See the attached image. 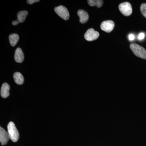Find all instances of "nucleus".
I'll use <instances>...</instances> for the list:
<instances>
[{
	"instance_id": "nucleus-1",
	"label": "nucleus",
	"mask_w": 146,
	"mask_h": 146,
	"mask_svg": "<svg viewBox=\"0 0 146 146\" xmlns=\"http://www.w3.org/2000/svg\"><path fill=\"white\" fill-rule=\"evenodd\" d=\"M7 130L10 139L13 142H16L19 138V133L15 124L11 121L7 125Z\"/></svg>"
},
{
	"instance_id": "nucleus-9",
	"label": "nucleus",
	"mask_w": 146,
	"mask_h": 146,
	"mask_svg": "<svg viewBox=\"0 0 146 146\" xmlns=\"http://www.w3.org/2000/svg\"><path fill=\"white\" fill-rule=\"evenodd\" d=\"M77 13L80 18V22L81 23H85L89 20V14L85 11L80 9L78 11Z\"/></svg>"
},
{
	"instance_id": "nucleus-8",
	"label": "nucleus",
	"mask_w": 146,
	"mask_h": 146,
	"mask_svg": "<svg viewBox=\"0 0 146 146\" xmlns=\"http://www.w3.org/2000/svg\"><path fill=\"white\" fill-rule=\"evenodd\" d=\"M10 139L8 132L6 131L3 127H0V142L2 145H5Z\"/></svg>"
},
{
	"instance_id": "nucleus-12",
	"label": "nucleus",
	"mask_w": 146,
	"mask_h": 146,
	"mask_svg": "<svg viewBox=\"0 0 146 146\" xmlns=\"http://www.w3.org/2000/svg\"><path fill=\"white\" fill-rule=\"evenodd\" d=\"M14 81L17 84L21 85L23 84L24 82L23 76L20 72H16L13 75Z\"/></svg>"
},
{
	"instance_id": "nucleus-16",
	"label": "nucleus",
	"mask_w": 146,
	"mask_h": 146,
	"mask_svg": "<svg viewBox=\"0 0 146 146\" xmlns=\"http://www.w3.org/2000/svg\"><path fill=\"white\" fill-rule=\"evenodd\" d=\"M145 37V34L143 33H141L138 36V39L139 40H143Z\"/></svg>"
},
{
	"instance_id": "nucleus-7",
	"label": "nucleus",
	"mask_w": 146,
	"mask_h": 146,
	"mask_svg": "<svg viewBox=\"0 0 146 146\" xmlns=\"http://www.w3.org/2000/svg\"><path fill=\"white\" fill-rule=\"evenodd\" d=\"M28 14V12L27 11H22L18 12L17 14L18 19L17 21H13L12 22V25L13 26L17 25L19 23H23L26 18Z\"/></svg>"
},
{
	"instance_id": "nucleus-2",
	"label": "nucleus",
	"mask_w": 146,
	"mask_h": 146,
	"mask_svg": "<svg viewBox=\"0 0 146 146\" xmlns=\"http://www.w3.org/2000/svg\"><path fill=\"white\" fill-rule=\"evenodd\" d=\"M130 48L134 54L138 57L146 59V50L138 44H131Z\"/></svg>"
},
{
	"instance_id": "nucleus-3",
	"label": "nucleus",
	"mask_w": 146,
	"mask_h": 146,
	"mask_svg": "<svg viewBox=\"0 0 146 146\" xmlns=\"http://www.w3.org/2000/svg\"><path fill=\"white\" fill-rule=\"evenodd\" d=\"M120 12L125 16H130L132 13V9L130 3L125 2L120 4L119 6Z\"/></svg>"
},
{
	"instance_id": "nucleus-11",
	"label": "nucleus",
	"mask_w": 146,
	"mask_h": 146,
	"mask_svg": "<svg viewBox=\"0 0 146 146\" xmlns=\"http://www.w3.org/2000/svg\"><path fill=\"white\" fill-rule=\"evenodd\" d=\"M10 90V86L8 84H3L1 90V95L4 98H7L9 96V91Z\"/></svg>"
},
{
	"instance_id": "nucleus-17",
	"label": "nucleus",
	"mask_w": 146,
	"mask_h": 146,
	"mask_svg": "<svg viewBox=\"0 0 146 146\" xmlns=\"http://www.w3.org/2000/svg\"><path fill=\"white\" fill-rule=\"evenodd\" d=\"M39 0H28V1H27V3L29 5L33 4L34 3H37L39 2Z\"/></svg>"
},
{
	"instance_id": "nucleus-15",
	"label": "nucleus",
	"mask_w": 146,
	"mask_h": 146,
	"mask_svg": "<svg viewBox=\"0 0 146 146\" xmlns=\"http://www.w3.org/2000/svg\"><path fill=\"white\" fill-rule=\"evenodd\" d=\"M141 11L143 16L146 18V4L143 3L141 5Z\"/></svg>"
},
{
	"instance_id": "nucleus-14",
	"label": "nucleus",
	"mask_w": 146,
	"mask_h": 146,
	"mask_svg": "<svg viewBox=\"0 0 146 146\" xmlns=\"http://www.w3.org/2000/svg\"><path fill=\"white\" fill-rule=\"evenodd\" d=\"M87 1L91 6H97L98 8L102 7L103 4V1L102 0H89Z\"/></svg>"
},
{
	"instance_id": "nucleus-5",
	"label": "nucleus",
	"mask_w": 146,
	"mask_h": 146,
	"mask_svg": "<svg viewBox=\"0 0 146 146\" xmlns=\"http://www.w3.org/2000/svg\"><path fill=\"white\" fill-rule=\"evenodd\" d=\"M100 34L98 31H95L93 29H90L86 31L84 34V38L87 41H93L98 38Z\"/></svg>"
},
{
	"instance_id": "nucleus-18",
	"label": "nucleus",
	"mask_w": 146,
	"mask_h": 146,
	"mask_svg": "<svg viewBox=\"0 0 146 146\" xmlns=\"http://www.w3.org/2000/svg\"><path fill=\"white\" fill-rule=\"evenodd\" d=\"M128 39L129 41H133L135 39V36H134V35L132 34H129L128 36Z\"/></svg>"
},
{
	"instance_id": "nucleus-13",
	"label": "nucleus",
	"mask_w": 146,
	"mask_h": 146,
	"mask_svg": "<svg viewBox=\"0 0 146 146\" xmlns=\"http://www.w3.org/2000/svg\"><path fill=\"white\" fill-rule=\"evenodd\" d=\"M19 39V36L17 34H11L9 36V42L12 46L14 47L18 43Z\"/></svg>"
},
{
	"instance_id": "nucleus-6",
	"label": "nucleus",
	"mask_w": 146,
	"mask_h": 146,
	"mask_svg": "<svg viewBox=\"0 0 146 146\" xmlns=\"http://www.w3.org/2000/svg\"><path fill=\"white\" fill-rule=\"evenodd\" d=\"M115 27V23L112 21H104L101 24L100 27L102 30L107 33L112 31Z\"/></svg>"
},
{
	"instance_id": "nucleus-4",
	"label": "nucleus",
	"mask_w": 146,
	"mask_h": 146,
	"mask_svg": "<svg viewBox=\"0 0 146 146\" xmlns=\"http://www.w3.org/2000/svg\"><path fill=\"white\" fill-rule=\"evenodd\" d=\"M56 13L60 18L67 21L70 18V13L66 7L63 5H60L54 8Z\"/></svg>"
},
{
	"instance_id": "nucleus-10",
	"label": "nucleus",
	"mask_w": 146,
	"mask_h": 146,
	"mask_svg": "<svg viewBox=\"0 0 146 146\" xmlns=\"http://www.w3.org/2000/svg\"><path fill=\"white\" fill-rule=\"evenodd\" d=\"M24 58V53L20 48H17L16 50L14 55V59L16 62L21 63L23 61Z\"/></svg>"
}]
</instances>
